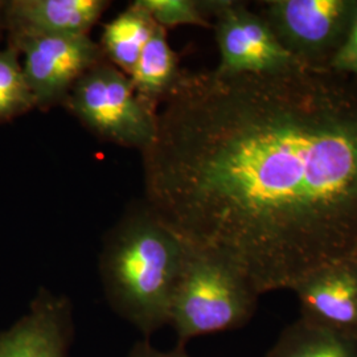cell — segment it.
<instances>
[{
    "instance_id": "6da1fadb",
    "label": "cell",
    "mask_w": 357,
    "mask_h": 357,
    "mask_svg": "<svg viewBox=\"0 0 357 357\" xmlns=\"http://www.w3.org/2000/svg\"><path fill=\"white\" fill-rule=\"evenodd\" d=\"M144 204L259 295L357 257V81L184 72L142 153Z\"/></svg>"
},
{
    "instance_id": "7a4b0ae2",
    "label": "cell",
    "mask_w": 357,
    "mask_h": 357,
    "mask_svg": "<svg viewBox=\"0 0 357 357\" xmlns=\"http://www.w3.org/2000/svg\"><path fill=\"white\" fill-rule=\"evenodd\" d=\"M184 257L185 243L144 202L103 237L98 270L106 301L144 339L168 326Z\"/></svg>"
},
{
    "instance_id": "3957f363",
    "label": "cell",
    "mask_w": 357,
    "mask_h": 357,
    "mask_svg": "<svg viewBox=\"0 0 357 357\" xmlns=\"http://www.w3.org/2000/svg\"><path fill=\"white\" fill-rule=\"evenodd\" d=\"M259 294L224 255L185 245V257L171 299L168 326L178 344L193 337L233 331L253 319Z\"/></svg>"
},
{
    "instance_id": "277c9868",
    "label": "cell",
    "mask_w": 357,
    "mask_h": 357,
    "mask_svg": "<svg viewBox=\"0 0 357 357\" xmlns=\"http://www.w3.org/2000/svg\"><path fill=\"white\" fill-rule=\"evenodd\" d=\"M64 107L102 141L141 153L155 141L158 112L139 101L130 77L107 60L79 77Z\"/></svg>"
},
{
    "instance_id": "5b68a950",
    "label": "cell",
    "mask_w": 357,
    "mask_h": 357,
    "mask_svg": "<svg viewBox=\"0 0 357 357\" xmlns=\"http://www.w3.org/2000/svg\"><path fill=\"white\" fill-rule=\"evenodd\" d=\"M261 6V15L295 60L328 69L348 36L357 0H268Z\"/></svg>"
},
{
    "instance_id": "8992f818",
    "label": "cell",
    "mask_w": 357,
    "mask_h": 357,
    "mask_svg": "<svg viewBox=\"0 0 357 357\" xmlns=\"http://www.w3.org/2000/svg\"><path fill=\"white\" fill-rule=\"evenodd\" d=\"M209 13L220 53L217 73L273 75L305 66L283 48L265 17L243 1L209 0Z\"/></svg>"
},
{
    "instance_id": "52a82bcc",
    "label": "cell",
    "mask_w": 357,
    "mask_h": 357,
    "mask_svg": "<svg viewBox=\"0 0 357 357\" xmlns=\"http://www.w3.org/2000/svg\"><path fill=\"white\" fill-rule=\"evenodd\" d=\"M7 45L19 52L26 84L41 112L64 106L79 77L105 60L100 44L89 35L11 36Z\"/></svg>"
},
{
    "instance_id": "ba28073f",
    "label": "cell",
    "mask_w": 357,
    "mask_h": 357,
    "mask_svg": "<svg viewBox=\"0 0 357 357\" xmlns=\"http://www.w3.org/2000/svg\"><path fill=\"white\" fill-rule=\"evenodd\" d=\"M73 340L70 299L40 287L26 312L0 330V357H72Z\"/></svg>"
},
{
    "instance_id": "9c48e42d",
    "label": "cell",
    "mask_w": 357,
    "mask_h": 357,
    "mask_svg": "<svg viewBox=\"0 0 357 357\" xmlns=\"http://www.w3.org/2000/svg\"><path fill=\"white\" fill-rule=\"evenodd\" d=\"M290 290L298 298L301 319L357 339V257L317 268Z\"/></svg>"
},
{
    "instance_id": "30bf717a",
    "label": "cell",
    "mask_w": 357,
    "mask_h": 357,
    "mask_svg": "<svg viewBox=\"0 0 357 357\" xmlns=\"http://www.w3.org/2000/svg\"><path fill=\"white\" fill-rule=\"evenodd\" d=\"M107 0H10L8 35H89L109 8Z\"/></svg>"
},
{
    "instance_id": "8fae6325",
    "label": "cell",
    "mask_w": 357,
    "mask_h": 357,
    "mask_svg": "<svg viewBox=\"0 0 357 357\" xmlns=\"http://www.w3.org/2000/svg\"><path fill=\"white\" fill-rule=\"evenodd\" d=\"M183 73L178 54L168 43L167 29L158 26L128 77L139 101L158 112Z\"/></svg>"
},
{
    "instance_id": "7c38bea8",
    "label": "cell",
    "mask_w": 357,
    "mask_h": 357,
    "mask_svg": "<svg viewBox=\"0 0 357 357\" xmlns=\"http://www.w3.org/2000/svg\"><path fill=\"white\" fill-rule=\"evenodd\" d=\"M158 24L137 1L103 24L101 50L103 57L130 76L143 48L153 36Z\"/></svg>"
},
{
    "instance_id": "4fadbf2b",
    "label": "cell",
    "mask_w": 357,
    "mask_h": 357,
    "mask_svg": "<svg viewBox=\"0 0 357 357\" xmlns=\"http://www.w3.org/2000/svg\"><path fill=\"white\" fill-rule=\"evenodd\" d=\"M265 357H357V339L298 318L283 328Z\"/></svg>"
},
{
    "instance_id": "5bb4252c",
    "label": "cell",
    "mask_w": 357,
    "mask_h": 357,
    "mask_svg": "<svg viewBox=\"0 0 357 357\" xmlns=\"http://www.w3.org/2000/svg\"><path fill=\"white\" fill-rule=\"evenodd\" d=\"M36 109L26 84L20 54L13 47L0 48V125Z\"/></svg>"
},
{
    "instance_id": "9a60e30c",
    "label": "cell",
    "mask_w": 357,
    "mask_h": 357,
    "mask_svg": "<svg viewBox=\"0 0 357 357\" xmlns=\"http://www.w3.org/2000/svg\"><path fill=\"white\" fill-rule=\"evenodd\" d=\"M162 28L197 26H212L209 0H135Z\"/></svg>"
},
{
    "instance_id": "2e32d148",
    "label": "cell",
    "mask_w": 357,
    "mask_h": 357,
    "mask_svg": "<svg viewBox=\"0 0 357 357\" xmlns=\"http://www.w3.org/2000/svg\"><path fill=\"white\" fill-rule=\"evenodd\" d=\"M328 69L357 81V10L344 44L333 56Z\"/></svg>"
},
{
    "instance_id": "e0dca14e",
    "label": "cell",
    "mask_w": 357,
    "mask_h": 357,
    "mask_svg": "<svg viewBox=\"0 0 357 357\" xmlns=\"http://www.w3.org/2000/svg\"><path fill=\"white\" fill-rule=\"evenodd\" d=\"M126 357H191L187 352L185 344H178L169 351L156 349L150 343V339H142L132 345Z\"/></svg>"
},
{
    "instance_id": "ac0fdd59",
    "label": "cell",
    "mask_w": 357,
    "mask_h": 357,
    "mask_svg": "<svg viewBox=\"0 0 357 357\" xmlns=\"http://www.w3.org/2000/svg\"><path fill=\"white\" fill-rule=\"evenodd\" d=\"M8 6L10 0H0V43L8 35Z\"/></svg>"
}]
</instances>
